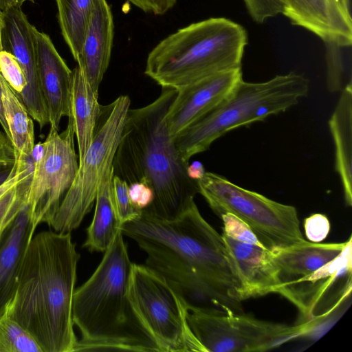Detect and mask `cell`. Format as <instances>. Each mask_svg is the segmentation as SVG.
<instances>
[{"instance_id": "30bf717a", "label": "cell", "mask_w": 352, "mask_h": 352, "mask_svg": "<svg viewBox=\"0 0 352 352\" xmlns=\"http://www.w3.org/2000/svg\"><path fill=\"white\" fill-rule=\"evenodd\" d=\"M187 322L206 352L265 351L308 333L309 323L291 326L243 313L223 316L188 306Z\"/></svg>"}, {"instance_id": "6da1fadb", "label": "cell", "mask_w": 352, "mask_h": 352, "mask_svg": "<svg viewBox=\"0 0 352 352\" xmlns=\"http://www.w3.org/2000/svg\"><path fill=\"white\" fill-rule=\"evenodd\" d=\"M120 230L146 252L145 265L164 278L188 305L214 315L243 313V284L222 235L195 202L172 220L142 210Z\"/></svg>"}, {"instance_id": "d6986e66", "label": "cell", "mask_w": 352, "mask_h": 352, "mask_svg": "<svg viewBox=\"0 0 352 352\" xmlns=\"http://www.w3.org/2000/svg\"><path fill=\"white\" fill-rule=\"evenodd\" d=\"M351 243V237L343 243H302L271 250L283 283L308 276L341 255Z\"/></svg>"}, {"instance_id": "e575fe53", "label": "cell", "mask_w": 352, "mask_h": 352, "mask_svg": "<svg viewBox=\"0 0 352 352\" xmlns=\"http://www.w3.org/2000/svg\"><path fill=\"white\" fill-rule=\"evenodd\" d=\"M32 160V159H31ZM27 166L23 168H19L15 164L10 177L0 185V198L12 187L16 185L32 168V160Z\"/></svg>"}, {"instance_id": "9c48e42d", "label": "cell", "mask_w": 352, "mask_h": 352, "mask_svg": "<svg viewBox=\"0 0 352 352\" xmlns=\"http://www.w3.org/2000/svg\"><path fill=\"white\" fill-rule=\"evenodd\" d=\"M129 294L162 352L204 351L188 326L187 302L164 278L133 263Z\"/></svg>"}, {"instance_id": "cb8c5ba5", "label": "cell", "mask_w": 352, "mask_h": 352, "mask_svg": "<svg viewBox=\"0 0 352 352\" xmlns=\"http://www.w3.org/2000/svg\"><path fill=\"white\" fill-rule=\"evenodd\" d=\"M96 0H56L62 36L77 61Z\"/></svg>"}, {"instance_id": "74e56055", "label": "cell", "mask_w": 352, "mask_h": 352, "mask_svg": "<svg viewBox=\"0 0 352 352\" xmlns=\"http://www.w3.org/2000/svg\"><path fill=\"white\" fill-rule=\"evenodd\" d=\"M186 172L189 178L195 181L201 179L206 173L204 165L199 161H194L188 164Z\"/></svg>"}, {"instance_id": "52a82bcc", "label": "cell", "mask_w": 352, "mask_h": 352, "mask_svg": "<svg viewBox=\"0 0 352 352\" xmlns=\"http://www.w3.org/2000/svg\"><path fill=\"white\" fill-rule=\"evenodd\" d=\"M197 182L199 193L214 212L219 217L230 213L244 221L270 250L307 241L293 206L243 188L217 173L206 172Z\"/></svg>"}, {"instance_id": "8992f818", "label": "cell", "mask_w": 352, "mask_h": 352, "mask_svg": "<svg viewBox=\"0 0 352 352\" xmlns=\"http://www.w3.org/2000/svg\"><path fill=\"white\" fill-rule=\"evenodd\" d=\"M309 90V79L294 72L259 82L242 78L221 103L179 133L173 138L175 145L181 157L189 162L228 131L288 110Z\"/></svg>"}, {"instance_id": "ffe728a7", "label": "cell", "mask_w": 352, "mask_h": 352, "mask_svg": "<svg viewBox=\"0 0 352 352\" xmlns=\"http://www.w3.org/2000/svg\"><path fill=\"white\" fill-rule=\"evenodd\" d=\"M335 109L329 120L335 153V170L343 189L344 201L352 204V85L343 87Z\"/></svg>"}, {"instance_id": "b9f144b4", "label": "cell", "mask_w": 352, "mask_h": 352, "mask_svg": "<svg viewBox=\"0 0 352 352\" xmlns=\"http://www.w3.org/2000/svg\"><path fill=\"white\" fill-rule=\"evenodd\" d=\"M346 9L351 11V0H338Z\"/></svg>"}, {"instance_id": "f35d334b", "label": "cell", "mask_w": 352, "mask_h": 352, "mask_svg": "<svg viewBox=\"0 0 352 352\" xmlns=\"http://www.w3.org/2000/svg\"><path fill=\"white\" fill-rule=\"evenodd\" d=\"M26 1L34 2V0H0V10L4 12L10 8L21 7Z\"/></svg>"}, {"instance_id": "277c9868", "label": "cell", "mask_w": 352, "mask_h": 352, "mask_svg": "<svg viewBox=\"0 0 352 352\" xmlns=\"http://www.w3.org/2000/svg\"><path fill=\"white\" fill-rule=\"evenodd\" d=\"M122 231L89 278L75 289L72 318L80 333L74 351L162 352L129 298L132 264Z\"/></svg>"}, {"instance_id": "7402d4cb", "label": "cell", "mask_w": 352, "mask_h": 352, "mask_svg": "<svg viewBox=\"0 0 352 352\" xmlns=\"http://www.w3.org/2000/svg\"><path fill=\"white\" fill-rule=\"evenodd\" d=\"M0 84L14 163L24 166L29 163L35 146L34 123L23 102L1 74Z\"/></svg>"}, {"instance_id": "8d00e7d4", "label": "cell", "mask_w": 352, "mask_h": 352, "mask_svg": "<svg viewBox=\"0 0 352 352\" xmlns=\"http://www.w3.org/2000/svg\"><path fill=\"white\" fill-rule=\"evenodd\" d=\"M14 157L12 144L4 131L0 129V159Z\"/></svg>"}, {"instance_id": "ac0fdd59", "label": "cell", "mask_w": 352, "mask_h": 352, "mask_svg": "<svg viewBox=\"0 0 352 352\" xmlns=\"http://www.w3.org/2000/svg\"><path fill=\"white\" fill-rule=\"evenodd\" d=\"M36 229L24 206L0 239V312L12 298L24 252Z\"/></svg>"}, {"instance_id": "8fae6325", "label": "cell", "mask_w": 352, "mask_h": 352, "mask_svg": "<svg viewBox=\"0 0 352 352\" xmlns=\"http://www.w3.org/2000/svg\"><path fill=\"white\" fill-rule=\"evenodd\" d=\"M74 135L69 123L61 133L50 126L45 140L34 146L25 206L36 228L43 223L49 226L76 177Z\"/></svg>"}, {"instance_id": "7c38bea8", "label": "cell", "mask_w": 352, "mask_h": 352, "mask_svg": "<svg viewBox=\"0 0 352 352\" xmlns=\"http://www.w3.org/2000/svg\"><path fill=\"white\" fill-rule=\"evenodd\" d=\"M33 27L21 7L3 12V50L12 54L21 67L26 87L19 97L42 129L49 124V116L38 80Z\"/></svg>"}, {"instance_id": "4fadbf2b", "label": "cell", "mask_w": 352, "mask_h": 352, "mask_svg": "<svg viewBox=\"0 0 352 352\" xmlns=\"http://www.w3.org/2000/svg\"><path fill=\"white\" fill-rule=\"evenodd\" d=\"M241 67L214 74L177 90L166 115L170 136L201 118L232 91L242 79Z\"/></svg>"}, {"instance_id": "ba28073f", "label": "cell", "mask_w": 352, "mask_h": 352, "mask_svg": "<svg viewBox=\"0 0 352 352\" xmlns=\"http://www.w3.org/2000/svg\"><path fill=\"white\" fill-rule=\"evenodd\" d=\"M130 104L128 96H120L102 108L93 141L49 224L54 231L71 232L92 208L100 182L113 168Z\"/></svg>"}, {"instance_id": "e0dca14e", "label": "cell", "mask_w": 352, "mask_h": 352, "mask_svg": "<svg viewBox=\"0 0 352 352\" xmlns=\"http://www.w3.org/2000/svg\"><path fill=\"white\" fill-rule=\"evenodd\" d=\"M113 14L107 0H96L78 65L94 91L109 67L114 35Z\"/></svg>"}, {"instance_id": "60d3db41", "label": "cell", "mask_w": 352, "mask_h": 352, "mask_svg": "<svg viewBox=\"0 0 352 352\" xmlns=\"http://www.w3.org/2000/svg\"><path fill=\"white\" fill-rule=\"evenodd\" d=\"M2 28H3V12L0 10V52L3 50L2 47Z\"/></svg>"}, {"instance_id": "9a60e30c", "label": "cell", "mask_w": 352, "mask_h": 352, "mask_svg": "<svg viewBox=\"0 0 352 352\" xmlns=\"http://www.w3.org/2000/svg\"><path fill=\"white\" fill-rule=\"evenodd\" d=\"M33 36L38 80L49 124L58 131L61 119L69 114L72 70L47 34L34 26Z\"/></svg>"}, {"instance_id": "1f68e13d", "label": "cell", "mask_w": 352, "mask_h": 352, "mask_svg": "<svg viewBox=\"0 0 352 352\" xmlns=\"http://www.w3.org/2000/svg\"><path fill=\"white\" fill-rule=\"evenodd\" d=\"M306 236L314 243L322 241L330 231V222L326 215L315 213L305 219Z\"/></svg>"}, {"instance_id": "2e32d148", "label": "cell", "mask_w": 352, "mask_h": 352, "mask_svg": "<svg viewBox=\"0 0 352 352\" xmlns=\"http://www.w3.org/2000/svg\"><path fill=\"white\" fill-rule=\"evenodd\" d=\"M243 284L247 298L278 293L280 270L271 250L263 245L240 241L222 234Z\"/></svg>"}, {"instance_id": "83f0119b", "label": "cell", "mask_w": 352, "mask_h": 352, "mask_svg": "<svg viewBox=\"0 0 352 352\" xmlns=\"http://www.w3.org/2000/svg\"><path fill=\"white\" fill-rule=\"evenodd\" d=\"M327 46V87L331 93L342 90L344 82L345 65L342 56V49L333 45Z\"/></svg>"}, {"instance_id": "f546056e", "label": "cell", "mask_w": 352, "mask_h": 352, "mask_svg": "<svg viewBox=\"0 0 352 352\" xmlns=\"http://www.w3.org/2000/svg\"><path fill=\"white\" fill-rule=\"evenodd\" d=\"M220 217L223 223V234L240 241L263 245L251 228L236 216L225 213Z\"/></svg>"}, {"instance_id": "d4e9b609", "label": "cell", "mask_w": 352, "mask_h": 352, "mask_svg": "<svg viewBox=\"0 0 352 352\" xmlns=\"http://www.w3.org/2000/svg\"><path fill=\"white\" fill-rule=\"evenodd\" d=\"M0 352H43L31 335L12 318L8 304L0 312Z\"/></svg>"}, {"instance_id": "ab89813d", "label": "cell", "mask_w": 352, "mask_h": 352, "mask_svg": "<svg viewBox=\"0 0 352 352\" xmlns=\"http://www.w3.org/2000/svg\"><path fill=\"white\" fill-rule=\"evenodd\" d=\"M0 125L1 128L3 129L4 133H6V136L10 140V133L8 130V127L6 121V118L4 116V111H3V107L2 103V98H1V84H0Z\"/></svg>"}, {"instance_id": "d590c367", "label": "cell", "mask_w": 352, "mask_h": 352, "mask_svg": "<svg viewBox=\"0 0 352 352\" xmlns=\"http://www.w3.org/2000/svg\"><path fill=\"white\" fill-rule=\"evenodd\" d=\"M14 166V157L0 159V185L10 175Z\"/></svg>"}, {"instance_id": "7a4b0ae2", "label": "cell", "mask_w": 352, "mask_h": 352, "mask_svg": "<svg viewBox=\"0 0 352 352\" xmlns=\"http://www.w3.org/2000/svg\"><path fill=\"white\" fill-rule=\"evenodd\" d=\"M80 255L71 232L41 231L27 246L8 307L43 352H74L72 318Z\"/></svg>"}, {"instance_id": "4dcf8cb0", "label": "cell", "mask_w": 352, "mask_h": 352, "mask_svg": "<svg viewBox=\"0 0 352 352\" xmlns=\"http://www.w3.org/2000/svg\"><path fill=\"white\" fill-rule=\"evenodd\" d=\"M246 9L257 23H263L269 19L282 13L283 8L279 0H243Z\"/></svg>"}, {"instance_id": "484cf974", "label": "cell", "mask_w": 352, "mask_h": 352, "mask_svg": "<svg viewBox=\"0 0 352 352\" xmlns=\"http://www.w3.org/2000/svg\"><path fill=\"white\" fill-rule=\"evenodd\" d=\"M32 169L0 198V239L25 206Z\"/></svg>"}, {"instance_id": "5bb4252c", "label": "cell", "mask_w": 352, "mask_h": 352, "mask_svg": "<svg viewBox=\"0 0 352 352\" xmlns=\"http://www.w3.org/2000/svg\"><path fill=\"white\" fill-rule=\"evenodd\" d=\"M282 14L295 25L319 37L326 45L349 47L352 44L351 11L338 0H279Z\"/></svg>"}, {"instance_id": "d6a6232c", "label": "cell", "mask_w": 352, "mask_h": 352, "mask_svg": "<svg viewBox=\"0 0 352 352\" xmlns=\"http://www.w3.org/2000/svg\"><path fill=\"white\" fill-rule=\"evenodd\" d=\"M129 195L133 206L140 210L148 207L154 199L153 190L142 182H135L129 184Z\"/></svg>"}, {"instance_id": "4316f807", "label": "cell", "mask_w": 352, "mask_h": 352, "mask_svg": "<svg viewBox=\"0 0 352 352\" xmlns=\"http://www.w3.org/2000/svg\"><path fill=\"white\" fill-rule=\"evenodd\" d=\"M112 192L120 227L140 214L142 210L134 207L130 200L129 184L124 180L114 175L112 180Z\"/></svg>"}, {"instance_id": "836d02e7", "label": "cell", "mask_w": 352, "mask_h": 352, "mask_svg": "<svg viewBox=\"0 0 352 352\" xmlns=\"http://www.w3.org/2000/svg\"><path fill=\"white\" fill-rule=\"evenodd\" d=\"M142 11L154 15H163L172 9L177 0H126Z\"/></svg>"}, {"instance_id": "3957f363", "label": "cell", "mask_w": 352, "mask_h": 352, "mask_svg": "<svg viewBox=\"0 0 352 352\" xmlns=\"http://www.w3.org/2000/svg\"><path fill=\"white\" fill-rule=\"evenodd\" d=\"M177 94L162 88L151 103L129 110L113 162L114 175L153 190L154 199L144 210L165 220L180 216L199 193L197 182L187 175L189 163L179 155L166 124Z\"/></svg>"}, {"instance_id": "603a6c76", "label": "cell", "mask_w": 352, "mask_h": 352, "mask_svg": "<svg viewBox=\"0 0 352 352\" xmlns=\"http://www.w3.org/2000/svg\"><path fill=\"white\" fill-rule=\"evenodd\" d=\"M112 168L100 182L91 223L87 228V239L82 247L89 252H104L113 243L120 230L112 192Z\"/></svg>"}, {"instance_id": "44dd1931", "label": "cell", "mask_w": 352, "mask_h": 352, "mask_svg": "<svg viewBox=\"0 0 352 352\" xmlns=\"http://www.w3.org/2000/svg\"><path fill=\"white\" fill-rule=\"evenodd\" d=\"M98 96L77 65L72 70L68 123L72 126L77 139L78 162L82 160L93 141L102 113Z\"/></svg>"}, {"instance_id": "5b68a950", "label": "cell", "mask_w": 352, "mask_h": 352, "mask_svg": "<svg viewBox=\"0 0 352 352\" xmlns=\"http://www.w3.org/2000/svg\"><path fill=\"white\" fill-rule=\"evenodd\" d=\"M248 43L243 26L223 17L191 23L148 53L144 74L162 88L179 90L202 78L241 67Z\"/></svg>"}, {"instance_id": "f1b7e54d", "label": "cell", "mask_w": 352, "mask_h": 352, "mask_svg": "<svg viewBox=\"0 0 352 352\" xmlns=\"http://www.w3.org/2000/svg\"><path fill=\"white\" fill-rule=\"evenodd\" d=\"M0 74L19 96L26 87V80L15 56L6 50L0 52Z\"/></svg>"}]
</instances>
